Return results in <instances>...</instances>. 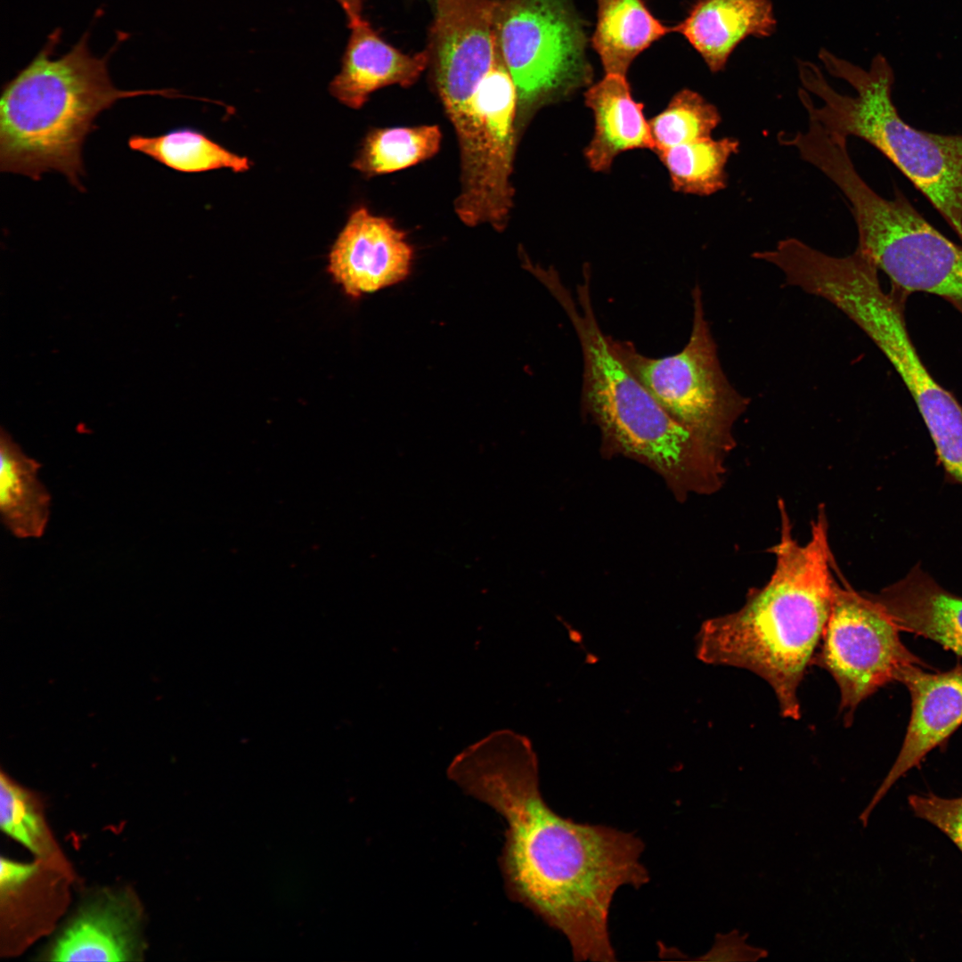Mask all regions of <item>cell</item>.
<instances>
[{
    "label": "cell",
    "instance_id": "2",
    "mask_svg": "<svg viewBox=\"0 0 962 962\" xmlns=\"http://www.w3.org/2000/svg\"><path fill=\"white\" fill-rule=\"evenodd\" d=\"M779 542L769 581L747 595L738 610L706 620L697 639V656L706 664L746 669L772 688L781 714L798 720V689L830 614L836 580L828 523L820 509L804 544L793 536L779 505Z\"/></svg>",
    "mask_w": 962,
    "mask_h": 962
},
{
    "label": "cell",
    "instance_id": "9",
    "mask_svg": "<svg viewBox=\"0 0 962 962\" xmlns=\"http://www.w3.org/2000/svg\"><path fill=\"white\" fill-rule=\"evenodd\" d=\"M828 299L862 330L893 366L916 403L945 472L962 484V407L935 380L919 356L898 291H885L878 271L861 265L835 281Z\"/></svg>",
    "mask_w": 962,
    "mask_h": 962
},
{
    "label": "cell",
    "instance_id": "24",
    "mask_svg": "<svg viewBox=\"0 0 962 962\" xmlns=\"http://www.w3.org/2000/svg\"><path fill=\"white\" fill-rule=\"evenodd\" d=\"M732 136L702 138L657 153L670 175L673 188L680 192L711 195L726 188L729 159L739 151Z\"/></svg>",
    "mask_w": 962,
    "mask_h": 962
},
{
    "label": "cell",
    "instance_id": "20",
    "mask_svg": "<svg viewBox=\"0 0 962 962\" xmlns=\"http://www.w3.org/2000/svg\"><path fill=\"white\" fill-rule=\"evenodd\" d=\"M584 98L595 122L593 137L584 152L594 171H607L616 156L625 151H654L643 107L632 98L625 76L606 74L589 87Z\"/></svg>",
    "mask_w": 962,
    "mask_h": 962
},
{
    "label": "cell",
    "instance_id": "13",
    "mask_svg": "<svg viewBox=\"0 0 962 962\" xmlns=\"http://www.w3.org/2000/svg\"><path fill=\"white\" fill-rule=\"evenodd\" d=\"M925 668L909 666L899 679L910 695V718L894 763L859 816L863 827L895 782L918 767L962 724V664L941 673H929Z\"/></svg>",
    "mask_w": 962,
    "mask_h": 962
},
{
    "label": "cell",
    "instance_id": "4",
    "mask_svg": "<svg viewBox=\"0 0 962 962\" xmlns=\"http://www.w3.org/2000/svg\"><path fill=\"white\" fill-rule=\"evenodd\" d=\"M59 37L56 30L34 59L3 86L0 170L35 181L57 172L85 192L82 150L87 135L97 127L96 118L124 98L178 94L172 89H118L109 74V54L94 55L87 34L55 58Z\"/></svg>",
    "mask_w": 962,
    "mask_h": 962
},
{
    "label": "cell",
    "instance_id": "31",
    "mask_svg": "<svg viewBox=\"0 0 962 962\" xmlns=\"http://www.w3.org/2000/svg\"><path fill=\"white\" fill-rule=\"evenodd\" d=\"M428 1L430 2V3H434V0H428Z\"/></svg>",
    "mask_w": 962,
    "mask_h": 962
},
{
    "label": "cell",
    "instance_id": "21",
    "mask_svg": "<svg viewBox=\"0 0 962 962\" xmlns=\"http://www.w3.org/2000/svg\"><path fill=\"white\" fill-rule=\"evenodd\" d=\"M41 467L1 428L0 514L4 526L19 539L42 537L49 522L52 498L38 477Z\"/></svg>",
    "mask_w": 962,
    "mask_h": 962
},
{
    "label": "cell",
    "instance_id": "11",
    "mask_svg": "<svg viewBox=\"0 0 962 962\" xmlns=\"http://www.w3.org/2000/svg\"><path fill=\"white\" fill-rule=\"evenodd\" d=\"M898 626L870 593L835 584L830 614L813 663L827 671L840 692L849 726L858 705L913 664H927L902 643Z\"/></svg>",
    "mask_w": 962,
    "mask_h": 962
},
{
    "label": "cell",
    "instance_id": "14",
    "mask_svg": "<svg viewBox=\"0 0 962 962\" xmlns=\"http://www.w3.org/2000/svg\"><path fill=\"white\" fill-rule=\"evenodd\" d=\"M412 246L391 221L355 209L329 255L328 272L352 298L397 284L410 273Z\"/></svg>",
    "mask_w": 962,
    "mask_h": 962
},
{
    "label": "cell",
    "instance_id": "6",
    "mask_svg": "<svg viewBox=\"0 0 962 962\" xmlns=\"http://www.w3.org/2000/svg\"><path fill=\"white\" fill-rule=\"evenodd\" d=\"M689 338L678 353L648 357L632 342L608 335L611 346L660 406L706 446L726 458L735 444L733 428L749 398L730 382L722 367L704 308L702 290L692 291Z\"/></svg>",
    "mask_w": 962,
    "mask_h": 962
},
{
    "label": "cell",
    "instance_id": "22",
    "mask_svg": "<svg viewBox=\"0 0 962 962\" xmlns=\"http://www.w3.org/2000/svg\"><path fill=\"white\" fill-rule=\"evenodd\" d=\"M597 24L592 46L606 74L625 76L634 59L669 32L643 0H596Z\"/></svg>",
    "mask_w": 962,
    "mask_h": 962
},
{
    "label": "cell",
    "instance_id": "15",
    "mask_svg": "<svg viewBox=\"0 0 962 962\" xmlns=\"http://www.w3.org/2000/svg\"><path fill=\"white\" fill-rule=\"evenodd\" d=\"M0 862L2 949L14 954L53 926L66 907L73 874L70 866L37 858L19 862L2 857Z\"/></svg>",
    "mask_w": 962,
    "mask_h": 962
},
{
    "label": "cell",
    "instance_id": "30",
    "mask_svg": "<svg viewBox=\"0 0 962 962\" xmlns=\"http://www.w3.org/2000/svg\"><path fill=\"white\" fill-rule=\"evenodd\" d=\"M344 10L348 24L363 18V0H336Z\"/></svg>",
    "mask_w": 962,
    "mask_h": 962
},
{
    "label": "cell",
    "instance_id": "18",
    "mask_svg": "<svg viewBox=\"0 0 962 962\" xmlns=\"http://www.w3.org/2000/svg\"><path fill=\"white\" fill-rule=\"evenodd\" d=\"M777 28L770 0H697L674 31L683 35L713 73L749 37H770Z\"/></svg>",
    "mask_w": 962,
    "mask_h": 962
},
{
    "label": "cell",
    "instance_id": "5",
    "mask_svg": "<svg viewBox=\"0 0 962 962\" xmlns=\"http://www.w3.org/2000/svg\"><path fill=\"white\" fill-rule=\"evenodd\" d=\"M819 59L854 96L836 91L815 63L798 61L799 100L809 121L827 134L862 139L888 159L936 209L962 242V134H939L904 120L893 100L894 73L881 54L866 69L820 49Z\"/></svg>",
    "mask_w": 962,
    "mask_h": 962
},
{
    "label": "cell",
    "instance_id": "3",
    "mask_svg": "<svg viewBox=\"0 0 962 962\" xmlns=\"http://www.w3.org/2000/svg\"><path fill=\"white\" fill-rule=\"evenodd\" d=\"M542 283L579 339L581 408L599 428L603 455L625 456L650 468L680 501L712 493L722 478V459L674 420L616 354L594 312L590 272L583 270L575 296L556 271L547 273Z\"/></svg>",
    "mask_w": 962,
    "mask_h": 962
},
{
    "label": "cell",
    "instance_id": "16",
    "mask_svg": "<svg viewBox=\"0 0 962 962\" xmlns=\"http://www.w3.org/2000/svg\"><path fill=\"white\" fill-rule=\"evenodd\" d=\"M142 911L128 892H105L85 904L45 955L51 961L141 959Z\"/></svg>",
    "mask_w": 962,
    "mask_h": 962
},
{
    "label": "cell",
    "instance_id": "7",
    "mask_svg": "<svg viewBox=\"0 0 962 962\" xmlns=\"http://www.w3.org/2000/svg\"><path fill=\"white\" fill-rule=\"evenodd\" d=\"M836 187L851 204L860 249L898 292H925L962 305V246L935 229L898 187L875 192L856 169Z\"/></svg>",
    "mask_w": 962,
    "mask_h": 962
},
{
    "label": "cell",
    "instance_id": "8",
    "mask_svg": "<svg viewBox=\"0 0 962 962\" xmlns=\"http://www.w3.org/2000/svg\"><path fill=\"white\" fill-rule=\"evenodd\" d=\"M518 107L517 87L498 48L491 68L471 92L444 109L461 153V187L454 208L468 226L506 228L513 206Z\"/></svg>",
    "mask_w": 962,
    "mask_h": 962
},
{
    "label": "cell",
    "instance_id": "17",
    "mask_svg": "<svg viewBox=\"0 0 962 962\" xmlns=\"http://www.w3.org/2000/svg\"><path fill=\"white\" fill-rule=\"evenodd\" d=\"M348 27L350 36L341 68L329 91L349 108L360 109L382 87L412 86L429 65L428 49L404 53L386 42L363 18Z\"/></svg>",
    "mask_w": 962,
    "mask_h": 962
},
{
    "label": "cell",
    "instance_id": "26",
    "mask_svg": "<svg viewBox=\"0 0 962 962\" xmlns=\"http://www.w3.org/2000/svg\"><path fill=\"white\" fill-rule=\"evenodd\" d=\"M37 794L24 787L4 770L0 774V826L3 832L30 851L36 858L69 865L57 845Z\"/></svg>",
    "mask_w": 962,
    "mask_h": 962
},
{
    "label": "cell",
    "instance_id": "10",
    "mask_svg": "<svg viewBox=\"0 0 962 962\" xmlns=\"http://www.w3.org/2000/svg\"><path fill=\"white\" fill-rule=\"evenodd\" d=\"M494 24L518 107L536 108L590 83L583 21L573 0H497Z\"/></svg>",
    "mask_w": 962,
    "mask_h": 962
},
{
    "label": "cell",
    "instance_id": "29",
    "mask_svg": "<svg viewBox=\"0 0 962 962\" xmlns=\"http://www.w3.org/2000/svg\"><path fill=\"white\" fill-rule=\"evenodd\" d=\"M747 933H741L733 929L726 933H717L711 949L695 958L699 961L719 962H754L768 956L764 949L752 946L746 942Z\"/></svg>",
    "mask_w": 962,
    "mask_h": 962
},
{
    "label": "cell",
    "instance_id": "1",
    "mask_svg": "<svg viewBox=\"0 0 962 962\" xmlns=\"http://www.w3.org/2000/svg\"><path fill=\"white\" fill-rule=\"evenodd\" d=\"M448 776L505 819L500 864L509 896L562 933L575 961H615L609 910L620 887L649 881L642 841L554 811L541 794L530 742L512 731H496L462 751Z\"/></svg>",
    "mask_w": 962,
    "mask_h": 962
},
{
    "label": "cell",
    "instance_id": "12",
    "mask_svg": "<svg viewBox=\"0 0 962 962\" xmlns=\"http://www.w3.org/2000/svg\"><path fill=\"white\" fill-rule=\"evenodd\" d=\"M497 0H434L428 47L443 105L467 96L491 68L498 51Z\"/></svg>",
    "mask_w": 962,
    "mask_h": 962
},
{
    "label": "cell",
    "instance_id": "27",
    "mask_svg": "<svg viewBox=\"0 0 962 962\" xmlns=\"http://www.w3.org/2000/svg\"><path fill=\"white\" fill-rule=\"evenodd\" d=\"M721 121V114L713 104L698 93L683 89L648 122L654 151L657 154L680 144L711 137Z\"/></svg>",
    "mask_w": 962,
    "mask_h": 962
},
{
    "label": "cell",
    "instance_id": "28",
    "mask_svg": "<svg viewBox=\"0 0 962 962\" xmlns=\"http://www.w3.org/2000/svg\"><path fill=\"white\" fill-rule=\"evenodd\" d=\"M908 803L916 817L942 831L962 852V795L945 798L931 792L911 794Z\"/></svg>",
    "mask_w": 962,
    "mask_h": 962
},
{
    "label": "cell",
    "instance_id": "25",
    "mask_svg": "<svg viewBox=\"0 0 962 962\" xmlns=\"http://www.w3.org/2000/svg\"><path fill=\"white\" fill-rule=\"evenodd\" d=\"M441 141L442 133L435 125L373 129L352 167L368 177L403 170L436 155Z\"/></svg>",
    "mask_w": 962,
    "mask_h": 962
},
{
    "label": "cell",
    "instance_id": "19",
    "mask_svg": "<svg viewBox=\"0 0 962 962\" xmlns=\"http://www.w3.org/2000/svg\"><path fill=\"white\" fill-rule=\"evenodd\" d=\"M870 595L900 631L931 640L962 657V596L945 590L919 565Z\"/></svg>",
    "mask_w": 962,
    "mask_h": 962
},
{
    "label": "cell",
    "instance_id": "23",
    "mask_svg": "<svg viewBox=\"0 0 962 962\" xmlns=\"http://www.w3.org/2000/svg\"><path fill=\"white\" fill-rule=\"evenodd\" d=\"M130 150L182 173H200L217 168L244 172L251 162L212 141L201 132L181 127L167 133L146 136L133 135L128 139Z\"/></svg>",
    "mask_w": 962,
    "mask_h": 962
}]
</instances>
